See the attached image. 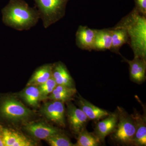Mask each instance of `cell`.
I'll list each match as a JSON object with an SVG mask.
<instances>
[{
    "instance_id": "cell-6",
    "label": "cell",
    "mask_w": 146,
    "mask_h": 146,
    "mask_svg": "<svg viewBox=\"0 0 146 146\" xmlns=\"http://www.w3.org/2000/svg\"><path fill=\"white\" fill-rule=\"evenodd\" d=\"M41 109L47 119L60 126H65V108L63 102L52 100L45 103Z\"/></svg>"
},
{
    "instance_id": "cell-5",
    "label": "cell",
    "mask_w": 146,
    "mask_h": 146,
    "mask_svg": "<svg viewBox=\"0 0 146 146\" xmlns=\"http://www.w3.org/2000/svg\"><path fill=\"white\" fill-rule=\"evenodd\" d=\"M0 113L3 117L8 119L19 121L28 117L31 115L32 112L18 100L8 98L1 103Z\"/></svg>"
},
{
    "instance_id": "cell-1",
    "label": "cell",
    "mask_w": 146,
    "mask_h": 146,
    "mask_svg": "<svg viewBox=\"0 0 146 146\" xmlns=\"http://www.w3.org/2000/svg\"><path fill=\"white\" fill-rule=\"evenodd\" d=\"M1 13L4 24L19 31L29 30L40 19L37 9L30 7L24 0H9Z\"/></svg>"
},
{
    "instance_id": "cell-19",
    "label": "cell",
    "mask_w": 146,
    "mask_h": 146,
    "mask_svg": "<svg viewBox=\"0 0 146 146\" xmlns=\"http://www.w3.org/2000/svg\"><path fill=\"white\" fill-rule=\"evenodd\" d=\"M112 29V46L110 50L115 52H119L123 45L128 43V37L125 29L116 26Z\"/></svg>"
},
{
    "instance_id": "cell-16",
    "label": "cell",
    "mask_w": 146,
    "mask_h": 146,
    "mask_svg": "<svg viewBox=\"0 0 146 146\" xmlns=\"http://www.w3.org/2000/svg\"><path fill=\"white\" fill-rule=\"evenodd\" d=\"M53 64L43 65L36 69L27 84V86H37L44 83L52 76Z\"/></svg>"
},
{
    "instance_id": "cell-14",
    "label": "cell",
    "mask_w": 146,
    "mask_h": 146,
    "mask_svg": "<svg viewBox=\"0 0 146 146\" xmlns=\"http://www.w3.org/2000/svg\"><path fill=\"white\" fill-rule=\"evenodd\" d=\"M78 104L89 120H99L110 115L106 110L96 106L83 98H80Z\"/></svg>"
},
{
    "instance_id": "cell-15",
    "label": "cell",
    "mask_w": 146,
    "mask_h": 146,
    "mask_svg": "<svg viewBox=\"0 0 146 146\" xmlns=\"http://www.w3.org/2000/svg\"><path fill=\"white\" fill-rule=\"evenodd\" d=\"M135 123L136 132L133 144L137 146L146 145V117L137 112L131 115Z\"/></svg>"
},
{
    "instance_id": "cell-20",
    "label": "cell",
    "mask_w": 146,
    "mask_h": 146,
    "mask_svg": "<svg viewBox=\"0 0 146 146\" xmlns=\"http://www.w3.org/2000/svg\"><path fill=\"white\" fill-rule=\"evenodd\" d=\"M76 146H98L101 141L95 134L88 132L85 128L78 133Z\"/></svg>"
},
{
    "instance_id": "cell-9",
    "label": "cell",
    "mask_w": 146,
    "mask_h": 146,
    "mask_svg": "<svg viewBox=\"0 0 146 146\" xmlns=\"http://www.w3.org/2000/svg\"><path fill=\"white\" fill-rule=\"evenodd\" d=\"M25 129L37 139L46 140L52 135L60 132L56 128L42 122L27 124Z\"/></svg>"
},
{
    "instance_id": "cell-12",
    "label": "cell",
    "mask_w": 146,
    "mask_h": 146,
    "mask_svg": "<svg viewBox=\"0 0 146 146\" xmlns=\"http://www.w3.org/2000/svg\"><path fill=\"white\" fill-rule=\"evenodd\" d=\"M106 118L97 123L95 128V135L101 142L104 141L105 138L113 132L118 121V114H110Z\"/></svg>"
},
{
    "instance_id": "cell-21",
    "label": "cell",
    "mask_w": 146,
    "mask_h": 146,
    "mask_svg": "<svg viewBox=\"0 0 146 146\" xmlns=\"http://www.w3.org/2000/svg\"><path fill=\"white\" fill-rule=\"evenodd\" d=\"M22 96L29 105L34 107L37 106L41 100L38 86H27L22 93Z\"/></svg>"
},
{
    "instance_id": "cell-7",
    "label": "cell",
    "mask_w": 146,
    "mask_h": 146,
    "mask_svg": "<svg viewBox=\"0 0 146 146\" xmlns=\"http://www.w3.org/2000/svg\"><path fill=\"white\" fill-rule=\"evenodd\" d=\"M67 114L71 129L74 133L78 134L85 128L89 119L80 108H78L72 104H68Z\"/></svg>"
},
{
    "instance_id": "cell-25",
    "label": "cell",
    "mask_w": 146,
    "mask_h": 146,
    "mask_svg": "<svg viewBox=\"0 0 146 146\" xmlns=\"http://www.w3.org/2000/svg\"><path fill=\"white\" fill-rule=\"evenodd\" d=\"M3 128L0 124V146H5L3 141Z\"/></svg>"
},
{
    "instance_id": "cell-4",
    "label": "cell",
    "mask_w": 146,
    "mask_h": 146,
    "mask_svg": "<svg viewBox=\"0 0 146 146\" xmlns=\"http://www.w3.org/2000/svg\"><path fill=\"white\" fill-rule=\"evenodd\" d=\"M119 112L117 123L112 132V139L123 145L133 144L136 132L134 121L131 116L126 114L121 110Z\"/></svg>"
},
{
    "instance_id": "cell-17",
    "label": "cell",
    "mask_w": 146,
    "mask_h": 146,
    "mask_svg": "<svg viewBox=\"0 0 146 146\" xmlns=\"http://www.w3.org/2000/svg\"><path fill=\"white\" fill-rule=\"evenodd\" d=\"M112 29L97 30L94 50H110L112 46Z\"/></svg>"
},
{
    "instance_id": "cell-11",
    "label": "cell",
    "mask_w": 146,
    "mask_h": 146,
    "mask_svg": "<svg viewBox=\"0 0 146 146\" xmlns=\"http://www.w3.org/2000/svg\"><path fill=\"white\" fill-rule=\"evenodd\" d=\"M124 60L129 65L131 80L138 83L143 82L146 77V59L134 57L132 60H128L125 58Z\"/></svg>"
},
{
    "instance_id": "cell-23",
    "label": "cell",
    "mask_w": 146,
    "mask_h": 146,
    "mask_svg": "<svg viewBox=\"0 0 146 146\" xmlns=\"http://www.w3.org/2000/svg\"><path fill=\"white\" fill-rule=\"evenodd\" d=\"M57 85L54 79L52 76L44 83L38 86L40 91L41 100L46 98L54 90Z\"/></svg>"
},
{
    "instance_id": "cell-2",
    "label": "cell",
    "mask_w": 146,
    "mask_h": 146,
    "mask_svg": "<svg viewBox=\"0 0 146 146\" xmlns=\"http://www.w3.org/2000/svg\"><path fill=\"white\" fill-rule=\"evenodd\" d=\"M125 30L134 57L146 58V18L134 7L117 25Z\"/></svg>"
},
{
    "instance_id": "cell-3",
    "label": "cell",
    "mask_w": 146,
    "mask_h": 146,
    "mask_svg": "<svg viewBox=\"0 0 146 146\" xmlns=\"http://www.w3.org/2000/svg\"><path fill=\"white\" fill-rule=\"evenodd\" d=\"M42 20L47 29L65 16L67 4L70 0H33Z\"/></svg>"
},
{
    "instance_id": "cell-18",
    "label": "cell",
    "mask_w": 146,
    "mask_h": 146,
    "mask_svg": "<svg viewBox=\"0 0 146 146\" xmlns=\"http://www.w3.org/2000/svg\"><path fill=\"white\" fill-rule=\"evenodd\" d=\"M76 91L74 87L57 85L47 98L52 100L59 101L64 102L71 99L76 93Z\"/></svg>"
},
{
    "instance_id": "cell-22",
    "label": "cell",
    "mask_w": 146,
    "mask_h": 146,
    "mask_svg": "<svg viewBox=\"0 0 146 146\" xmlns=\"http://www.w3.org/2000/svg\"><path fill=\"white\" fill-rule=\"evenodd\" d=\"M46 141L52 146H74V144L71 142L67 136L60 132L52 135Z\"/></svg>"
},
{
    "instance_id": "cell-10",
    "label": "cell",
    "mask_w": 146,
    "mask_h": 146,
    "mask_svg": "<svg viewBox=\"0 0 146 146\" xmlns=\"http://www.w3.org/2000/svg\"><path fill=\"white\" fill-rule=\"evenodd\" d=\"M3 141L5 146H33L35 144L23 134L13 129L4 128Z\"/></svg>"
},
{
    "instance_id": "cell-13",
    "label": "cell",
    "mask_w": 146,
    "mask_h": 146,
    "mask_svg": "<svg viewBox=\"0 0 146 146\" xmlns=\"http://www.w3.org/2000/svg\"><path fill=\"white\" fill-rule=\"evenodd\" d=\"M52 76L57 85L74 87L72 78L65 65L61 62L53 64Z\"/></svg>"
},
{
    "instance_id": "cell-8",
    "label": "cell",
    "mask_w": 146,
    "mask_h": 146,
    "mask_svg": "<svg viewBox=\"0 0 146 146\" xmlns=\"http://www.w3.org/2000/svg\"><path fill=\"white\" fill-rule=\"evenodd\" d=\"M97 30L86 26H80L76 33V45L81 49L94 50Z\"/></svg>"
},
{
    "instance_id": "cell-24",
    "label": "cell",
    "mask_w": 146,
    "mask_h": 146,
    "mask_svg": "<svg viewBox=\"0 0 146 146\" xmlns=\"http://www.w3.org/2000/svg\"><path fill=\"white\" fill-rule=\"evenodd\" d=\"M135 8L142 15L146 16V0H134Z\"/></svg>"
}]
</instances>
